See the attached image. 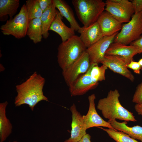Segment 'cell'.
<instances>
[{
    "label": "cell",
    "instance_id": "6da1fadb",
    "mask_svg": "<svg viewBox=\"0 0 142 142\" xmlns=\"http://www.w3.org/2000/svg\"><path fill=\"white\" fill-rule=\"evenodd\" d=\"M45 79L34 72L25 82L16 86L17 94L15 98L16 106L28 105L33 110L34 107L42 100L49 101L43 94V88Z\"/></svg>",
    "mask_w": 142,
    "mask_h": 142
},
{
    "label": "cell",
    "instance_id": "7a4b0ae2",
    "mask_svg": "<svg viewBox=\"0 0 142 142\" xmlns=\"http://www.w3.org/2000/svg\"><path fill=\"white\" fill-rule=\"evenodd\" d=\"M120 96L118 90H110L106 97L99 100L97 108L101 111L104 117L109 120L118 119L126 121H137L133 113L121 104Z\"/></svg>",
    "mask_w": 142,
    "mask_h": 142
},
{
    "label": "cell",
    "instance_id": "3957f363",
    "mask_svg": "<svg viewBox=\"0 0 142 142\" xmlns=\"http://www.w3.org/2000/svg\"><path fill=\"white\" fill-rule=\"evenodd\" d=\"M87 49L79 37L75 35L62 42L58 47L57 55V62L62 70L77 60Z\"/></svg>",
    "mask_w": 142,
    "mask_h": 142
},
{
    "label": "cell",
    "instance_id": "277c9868",
    "mask_svg": "<svg viewBox=\"0 0 142 142\" xmlns=\"http://www.w3.org/2000/svg\"><path fill=\"white\" fill-rule=\"evenodd\" d=\"M72 2L78 19L85 27L97 22L105 10V3L102 0H73Z\"/></svg>",
    "mask_w": 142,
    "mask_h": 142
},
{
    "label": "cell",
    "instance_id": "5b68a950",
    "mask_svg": "<svg viewBox=\"0 0 142 142\" xmlns=\"http://www.w3.org/2000/svg\"><path fill=\"white\" fill-rule=\"evenodd\" d=\"M30 21L25 4L21 7L19 13L12 19L7 20L1 26L0 29L5 35H12L18 39L25 37Z\"/></svg>",
    "mask_w": 142,
    "mask_h": 142
},
{
    "label": "cell",
    "instance_id": "8992f818",
    "mask_svg": "<svg viewBox=\"0 0 142 142\" xmlns=\"http://www.w3.org/2000/svg\"><path fill=\"white\" fill-rule=\"evenodd\" d=\"M142 34V11L135 13L130 21L122 25L113 42L126 45L138 40Z\"/></svg>",
    "mask_w": 142,
    "mask_h": 142
},
{
    "label": "cell",
    "instance_id": "52a82bcc",
    "mask_svg": "<svg viewBox=\"0 0 142 142\" xmlns=\"http://www.w3.org/2000/svg\"><path fill=\"white\" fill-rule=\"evenodd\" d=\"M105 10L120 23L128 22L134 14L131 1L128 0H107Z\"/></svg>",
    "mask_w": 142,
    "mask_h": 142
},
{
    "label": "cell",
    "instance_id": "ba28073f",
    "mask_svg": "<svg viewBox=\"0 0 142 142\" xmlns=\"http://www.w3.org/2000/svg\"><path fill=\"white\" fill-rule=\"evenodd\" d=\"M90 65L89 55L86 51L68 68L62 70L65 81L69 87L77 78L86 73Z\"/></svg>",
    "mask_w": 142,
    "mask_h": 142
},
{
    "label": "cell",
    "instance_id": "9c48e42d",
    "mask_svg": "<svg viewBox=\"0 0 142 142\" xmlns=\"http://www.w3.org/2000/svg\"><path fill=\"white\" fill-rule=\"evenodd\" d=\"M118 32L110 36L103 37L98 41L87 48L90 64H98L103 59L105 52L110 45L113 42Z\"/></svg>",
    "mask_w": 142,
    "mask_h": 142
},
{
    "label": "cell",
    "instance_id": "30bf717a",
    "mask_svg": "<svg viewBox=\"0 0 142 142\" xmlns=\"http://www.w3.org/2000/svg\"><path fill=\"white\" fill-rule=\"evenodd\" d=\"M95 95L94 94L88 97L89 109L87 114L83 115V120L86 129L94 127L103 126L115 129L109 122L104 120L98 114L95 107Z\"/></svg>",
    "mask_w": 142,
    "mask_h": 142
},
{
    "label": "cell",
    "instance_id": "8fae6325",
    "mask_svg": "<svg viewBox=\"0 0 142 142\" xmlns=\"http://www.w3.org/2000/svg\"><path fill=\"white\" fill-rule=\"evenodd\" d=\"M114 73L125 77L133 82L135 77L127 67L125 60L118 56L105 55L100 62Z\"/></svg>",
    "mask_w": 142,
    "mask_h": 142
},
{
    "label": "cell",
    "instance_id": "7c38bea8",
    "mask_svg": "<svg viewBox=\"0 0 142 142\" xmlns=\"http://www.w3.org/2000/svg\"><path fill=\"white\" fill-rule=\"evenodd\" d=\"M93 63L85 73L77 78L70 86L69 91L72 96L83 95L89 90L96 87L99 83L94 82L90 76V72Z\"/></svg>",
    "mask_w": 142,
    "mask_h": 142
},
{
    "label": "cell",
    "instance_id": "4fadbf2b",
    "mask_svg": "<svg viewBox=\"0 0 142 142\" xmlns=\"http://www.w3.org/2000/svg\"><path fill=\"white\" fill-rule=\"evenodd\" d=\"M72 113V122L70 137L64 142H78L86 134V129L83 119V116L77 109L73 104L70 106Z\"/></svg>",
    "mask_w": 142,
    "mask_h": 142
},
{
    "label": "cell",
    "instance_id": "5bb4252c",
    "mask_svg": "<svg viewBox=\"0 0 142 142\" xmlns=\"http://www.w3.org/2000/svg\"><path fill=\"white\" fill-rule=\"evenodd\" d=\"M97 22L103 36H111L118 32L121 29L123 25L121 23L105 10L100 15Z\"/></svg>",
    "mask_w": 142,
    "mask_h": 142
},
{
    "label": "cell",
    "instance_id": "9a60e30c",
    "mask_svg": "<svg viewBox=\"0 0 142 142\" xmlns=\"http://www.w3.org/2000/svg\"><path fill=\"white\" fill-rule=\"evenodd\" d=\"M138 54V49L135 46L113 42L106 51L105 55L120 56L125 60L128 64L133 60L134 56Z\"/></svg>",
    "mask_w": 142,
    "mask_h": 142
},
{
    "label": "cell",
    "instance_id": "2e32d148",
    "mask_svg": "<svg viewBox=\"0 0 142 142\" xmlns=\"http://www.w3.org/2000/svg\"><path fill=\"white\" fill-rule=\"evenodd\" d=\"M78 32L80 34V39L87 49L103 37L97 22L88 27H80Z\"/></svg>",
    "mask_w": 142,
    "mask_h": 142
},
{
    "label": "cell",
    "instance_id": "e0dca14e",
    "mask_svg": "<svg viewBox=\"0 0 142 142\" xmlns=\"http://www.w3.org/2000/svg\"><path fill=\"white\" fill-rule=\"evenodd\" d=\"M63 17L59 11L56 10L54 19L49 30L57 33L60 37L62 42H64L75 34L74 29L67 26L63 22Z\"/></svg>",
    "mask_w": 142,
    "mask_h": 142
},
{
    "label": "cell",
    "instance_id": "ac0fdd59",
    "mask_svg": "<svg viewBox=\"0 0 142 142\" xmlns=\"http://www.w3.org/2000/svg\"><path fill=\"white\" fill-rule=\"evenodd\" d=\"M55 7L63 17L70 23V27L78 31L81 27L75 17L72 9L67 3L63 0H53Z\"/></svg>",
    "mask_w": 142,
    "mask_h": 142
},
{
    "label": "cell",
    "instance_id": "d6986e66",
    "mask_svg": "<svg viewBox=\"0 0 142 142\" xmlns=\"http://www.w3.org/2000/svg\"><path fill=\"white\" fill-rule=\"evenodd\" d=\"M108 121L116 130L123 131L133 139L139 140L142 142V127L138 125L129 127L127 125V121H125L119 122L114 120H108Z\"/></svg>",
    "mask_w": 142,
    "mask_h": 142
},
{
    "label": "cell",
    "instance_id": "ffe728a7",
    "mask_svg": "<svg viewBox=\"0 0 142 142\" xmlns=\"http://www.w3.org/2000/svg\"><path fill=\"white\" fill-rule=\"evenodd\" d=\"M8 104L7 101L0 103V142L5 141L12 132V125L6 116Z\"/></svg>",
    "mask_w": 142,
    "mask_h": 142
},
{
    "label": "cell",
    "instance_id": "44dd1931",
    "mask_svg": "<svg viewBox=\"0 0 142 142\" xmlns=\"http://www.w3.org/2000/svg\"><path fill=\"white\" fill-rule=\"evenodd\" d=\"M56 8L53 2L52 4L43 13L40 18L43 37L45 39L47 38L49 35L48 31L55 16Z\"/></svg>",
    "mask_w": 142,
    "mask_h": 142
},
{
    "label": "cell",
    "instance_id": "7402d4cb",
    "mask_svg": "<svg viewBox=\"0 0 142 142\" xmlns=\"http://www.w3.org/2000/svg\"><path fill=\"white\" fill-rule=\"evenodd\" d=\"M19 0H0V21L3 18L9 16L10 19H12L19 7Z\"/></svg>",
    "mask_w": 142,
    "mask_h": 142
},
{
    "label": "cell",
    "instance_id": "603a6c76",
    "mask_svg": "<svg viewBox=\"0 0 142 142\" xmlns=\"http://www.w3.org/2000/svg\"><path fill=\"white\" fill-rule=\"evenodd\" d=\"M27 35L35 44L42 41L43 36L40 18H34L30 21Z\"/></svg>",
    "mask_w": 142,
    "mask_h": 142
},
{
    "label": "cell",
    "instance_id": "cb8c5ba5",
    "mask_svg": "<svg viewBox=\"0 0 142 142\" xmlns=\"http://www.w3.org/2000/svg\"><path fill=\"white\" fill-rule=\"evenodd\" d=\"M98 127L105 131L110 137L116 142H140L123 131L110 128Z\"/></svg>",
    "mask_w": 142,
    "mask_h": 142
},
{
    "label": "cell",
    "instance_id": "d4e9b609",
    "mask_svg": "<svg viewBox=\"0 0 142 142\" xmlns=\"http://www.w3.org/2000/svg\"><path fill=\"white\" fill-rule=\"evenodd\" d=\"M25 4L30 21L40 18L43 12L38 0H27Z\"/></svg>",
    "mask_w": 142,
    "mask_h": 142
},
{
    "label": "cell",
    "instance_id": "484cf974",
    "mask_svg": "<svg viewBox=\"0 0 142 142\" xmlns=\"http://www.w3.org/2000/svg\"><path fill=\"white\" fill-rule=\"evenodd\" d=\"M108 68L102 65L99 66L98 64L93 63L90 72V76L93 81L96 83L105 80V72Z\"/></svg>",
    "mask_w": 142,
    "mask_h": 142
},
{
    "label": "cell",
    "instance_id": "4316f807",
    "mask_svg": "<svg viewBox=\"0 0 142 142\" xmlns=\"http://www.w3.org/2000/svg\"><path fill=\"white\" fill-rule=\"evenodd\" d=\"M142 99V82L139 84L136 88V89L133 95L132 102L133 103L138 104Z\"/></svg>",
    "mask_w": 142,
    "mask_h": 142
},
{
    "label": "cell",
    "instance_id": "83f0119b",
    "mask_svg": "<svg viewBox=\"0 0 142 142\" xmlns=\"http://www.w3.org/2000/svg\"><path fill=\"white\" fill-rule=\"evenodd\" d=\"M126 66L128 68L132 69L135 73L140 74L141 67L138 62H135L133 60Z\"/></svg>",
    "mask_w": 142,
    "mask_h": 142
},
{
    "label": "cell",
    "instance_id": "f1b7e54d",
    "mask_svg": "<svg viewBox=\"0 0 142 142\" xmlns=\"http://www.w3.org/2000/svg\"><path fill=\"white\" fill-rule=\"evenodd\" d=\"M43 12L47 9L53 3V0H38Z\"/></svg>",
    "mask_w": 142,
    "mask_h": 142
},
{
    "label": "cell",
    "instance_id": "f546056e",
    "mask_svg": "<svg viewBox=\"0 0 142 142\" xmlns=\"http://www.w3.org/2000/svg\"><path fill=\"white\" fill-rule=\"evenodd\" d=\"M134 13L142 11V0H131Z\"/></svg>",
    "mask_w": 142,
    "mask_h": 142
},
{
    "label": "cell",
    "instance_id": "4dcf8cb0",
    "mask_svg": "<svg viewBox=\"0 0 142 142\" xmlns=\"http://www.w3.org/2000/svg\"><path fill=\"white\" fill-rule=\"evenodd\" d=\"M130 45L136 46L138 50V54L142 53V36L138 40L132 42Z\"/></svg>",
    "mask_w": 142,
    "mask_h": 142
},
{
    "label": "cell",
    "instance_id": "1f68e13d",
    "mask_svg": "<svg viewBox=\"0 0 142 142\" xmlns=\"http://www.w3.org/2000/svg\"><path fill=\"white\" fill-rule=\"evenodd\" d=\"M134 108L138 114L142 116V99L140 103L135 105Z\"/></svg>",
    "mask_w": 142,
    "mask_h": 142
},
{
    "label": "cell",
    "instance_id": "d6a6232c",
    "mask_svg": "<svg viewBox=\"0 0 142 142\" xmlns=\"http://www.w3.org/2000/svg\"><path fill=\"white\" fill-rule=\"evenodd\" d=\"M91 136L88 134L86 133L78 142H91Z\"/></svg>",
    "mask_w": 142,
    "mask_h": 142
},
{
    "label": "cell",
    "instance_id": "836d02e7",
    "mask_svg": "<svg viewBox=\"0 0 142 142\" xmlns=\"http://www.w3.org/2000/svg\"><path fill=\"white\" fill-rule=\"evenodd\" d=\"M141 67V69L142 70V58L140 59L138 61Z\"/></svg>",
    "mask_w": 142,
    "mask_h": 142
},
{
    "label": "cell",
    "instance_id": "e575fe53",
    "mask_svg": "<svg viewBox=\"0 0 142 142\" xmlns=\"http://www.w3.org/2000/svg\"><path fill=\"white\" fill-rule=\"evenodd\" d=\"M13 142H17L16 141H13Z\"/></svg>",
    "mask_w": 142,
    "mask_h": 142
}]
</instances>
